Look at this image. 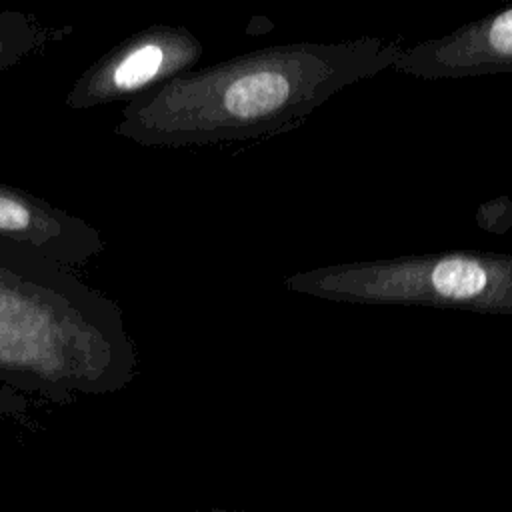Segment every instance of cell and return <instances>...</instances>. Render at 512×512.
<instances>
[{"mask_svg":"<svg viewBox=\"0 0 512 512\" xmlns=\"http://www.w3.org/2000/svg\"><path fill=\"white\" fill-rule=\"evenodd\" d=\"M394 70L424 80H460L512 72V6L444 36L402 48Z\"/></svg>","mask_w":512,"mask_h":512,"instance_id":"obj_5","label":"cell"},{"mask_svg":"<svg viewBox=\"0 0 512 512\" xmlns=\"http://www.w3.org/2000/svg\"><path fill=\"white\" fill-rule=\"evenodd\" d=\"M204 48L184 26H148L90 64L64 98L70 110L124 102L196 68Z\"/></svg>","mask_w":512,"mask_h":512,"instance_id":"obj_4","label":"cell"},{"mask_svg":"<svg viewBox=\"0 0 512 512\" xmlns=\"http://www.w3.org/2000/svg\"><path fill=\"white\" fill-rule=\"evenodd\" d=\"M398 40L290 42L192 68L124 104L114 134L142 146L242 142L292 128L334 94L392 68Z\"/></svg>","mask_w":512,"mask_h":512,"instance_id":"obj_1","label":"cell"},{"mask_svg":"<svg viewBox=\"0 0 512 512\" xmlns=\"http://www.w3.org/2000/svg\"><path fill=\"white\" fill-rule=\"evenodd\" d=\"M478 226L492 232H504L512 224V202L506 196H500L496 200H490L488 204H482L476 214Z\"/></svg>","mask_w":512,"mask_h":512,"instance_id":"obj_8","label":"cell"},{"mask_svg":"<svg viewBox=\"0 0 512 512\" xmlns=\"http://www.w3.org/2000/svg\"><path fill=\"white\" fill-rule=\"evenodd\" d=\"M72 32V26H58L34 14L0 10V72L46 52Z\"/></svg>","mask_w":512,"mask_h":512,"instance_id":"obj_7","label":"cell"},{"mask_svg":"<svg viewBox=\"0 0 512 512\" xmlns=\"http://www.w3.org/2000/svg\"><path fill=\"white\" fill-rule=\"evenodd\" d=\"M284 288L346 304H402L512 314V254L446 250L294 272Z\"/></svg>","mask_w":512,"mask_h":512,"instance_id":"obj_3","label":"cell"},{"mask_svg":"<svg viewBox=\"0 0 512 512\" xmlns=\"http://www.w3.org/2000/svg\"><path fill=\"white\" fill-rule=\"evenodd\" d=\"M134 376L120 306L74 270L0 240V380L70 402L118 392Z\"/></svg>","mask_w":512,"mask_h":512,"instance_id":"obj_2","label":"cell"},{"mask_svg":"<svg viewBox=\"0 0 512 512\" xmlns=\"http://www.w3.org/2000/svg\"><path fill=\"white\" fill-rule=\"evenodd\" d=\"M0 240L70 270L104 252L100 230L28 190L0 182Z\"/></svg>","mask_w":512,"mask_h":512,"instance_id":"obj_6","label":"cell"}]
</instances>
